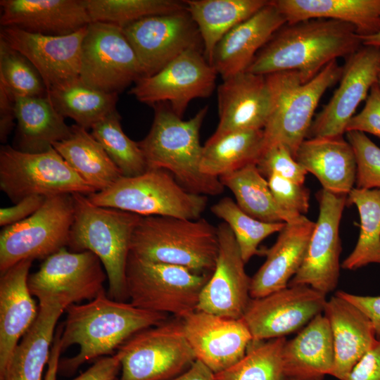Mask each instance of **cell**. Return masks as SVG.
<instances>
[{"label":"cell","instance_id":"cell-12","mask_svg":"<svg viewBox=\"0 0 380 380\" xmlns=\"http://www.w3.org/2000/svg\"><path fill=\"white\" fill-rule=\"evenodd\" d=\"M144 77L137 56L122 27L91 22L82 42L80 79L108 93L123 90Z\"/></svg>","mask_w":380,"mask_h":380},{"label":"cell","instance_id":"cell-2","mask_svg":"<svg viewBox=\"0 0 380 380\" xmlns=\"http://www.w3.org/2000/svg\"><path fill=\"white\" fill-rule=\"evenodd\" d=\"M65 311L61 351L77 344L79 353L59 360L58 374L71 376L84 363L112 355L137 332L166 320L165 314L148 311L110 298L106 292L86 303H72Z\"/></svg>","mask_w":380,"mask_h":380},{"label":"cell","instance_id":"cell-5","mask_svg":"<svg viewBox=\"0 0 380 380\" xmlns=\"http://www.w3.org/2000/svg\"><path fill=\"white\" fill-rule=\"evenodd\" d=\"M72 196L75 213L68 246L72 252L88 251L96 255L107 274L108 296L125 302L128 299L126 265L132 234L141 216L97 206L82 194Z\"/></svg>","mask_w":380,"mask_h":380},{"label":"cell","instance_id":"cell-25","mask_svg":"<svg viewBox=\"0 0 380 380\" xmlns=\"http://www.w3.org/2000/svg\"><path fill=\"white\" fill-rule=\"evenodd\" d=\"M32 261H20L1 274L0 374L4 371L20 339L38 316L39 307L28 286Z\"/></svg>","mask_w":380,"mask_h":380},{"label":"cell","instance_id":"cell-48","mask_svg":"<svg viewBox=\"0 0 380 380\" xmlns=\"http://www.w3.org/2000/svg\"><path fill=\"white\" fill-rule=\"evenodd\" d=\"M46 198L42 196H30L21 199L13 206L1 208L0 225L5 227L27 219L42 206Z\"/></svg>","mask_w":380,"mask_h":380},{"label":"cell","instance_id":"cell-56","mask_svg":"<svg viewBox=\"0 0 380 380\" xmlns=\"http://www.w3.org/2000/svg\"><path fill=\"white\" fill-rule=\"evenodd\" d=\"M377 83L380 86V64H379V68L378 75H377Z\"/></svg>","mask_w":380,"mask_h":380},{"label":"cell","instance_id":"cell-14","mask_svg":"<svg viewBox=\"0 0 380 380\" xmlns=\"http://www.w3.org/2000/svg\"><path fill=\"white\" fill-rule=\"evenodd\" d=\"M122 29L144 77L154 75L190 48H203L198 27L186 8L144 18Z\"/></svg>","mask_w":380,"mask_h":380},{"label":"cell","instance_id":"cell-1","mask_svg":"<svg viewBox=\"0 0 380 380\" xmlns=\"http://www.w3.org/2000/svg\"><path fill=\"white\" fill-rule=\"evenodd\" d=\"M362 46L355 27L327 18L286 23L258 52L246 71L270 74L294 70L303 82L338 58H348Z\"/></svg>","mask_w":380,"mask_h":380},{"label":"cell","instance_id":"cell-47","mask_svg":"<svg viewBox=\"0 0 380 380\" xmlns=\"http://www.w3.org/2000/svg\"><path fill=\"white\" fill-rule=\"evenodd\" d=\"M358 131L372 134L380 139V86L371 87L362 110L348 122L346 132Z\"/></svg>","mask_w":380,"mask_h":380},{"label":"cell","instance_id":"cell-35","mask_svg":"<svg viewBox=\"0 0 380 380\" xmlns=\"http://www.w3.org/2000/svg\"><path fill=\"white\" fill-rule=\"evenodd\" d=\"M263 143V129L236 131L210 137L203 146L201 171L219 178L250 164H256L262 153Z\"/></svg>","mask_w":380,"mask_h":380},{"label":"cell","instance_id":"cell-32","mask_svg":"<svg viewBox=\"0 0 380 380\" xmlns=\"http://www.w3.org/2000/svg\"><path fill=\"white\" fill-rule=\"evenodd\" d=\"M13 96L17 121L16 149L42 153L69 137L71 126L65 123L48 94L38 97Z\"/></svg>","mask_w":380,"mask_h":380},{"label":"cell","instance_id":"cell-20","mask_svg":"<svg viewBox=\"0 0 380 380\" xmlns=\"http://www.w3.org/2000/svg\"><path fill=\"white\" fill-rule=\"evenodd\" d=\"M219 250L215 267L203 286L197 310L230 319H241L251 299V279L230 227H217Z\"/></svg>","mask_w":380,"mask_h":380},{"label":"cell","instance_id":"cell-17","mask_svg":"<svg viewBox=\"0 0 380 380\" xmlns=\"http://www.w3.org/2000/svg\"><path fill=\"white\" fill-rule=\"evenodd\" d=\"M94 253L68 251L63 248L46 258L39 269L29 275L28 286L39 300L65 297L73 303L91 300L105 293L107 274Z\"/></svg>","mask_w":380,"mask_h":380},{"label":"cell","instance_id":"cell-31","mask_svg":"<svg viewBox=\"0 0 380 380\" xmlns=\"http://www.w3.org/2000/svg\"><path fill=\"white\" fill-rule=\"evenodd\" d=\"M287 23L327 18L353 25L360 37L380 32V0H274Z\"/></svg>","mask_w":380,"mask_h":380},{"label":"cell","instance_id":"cell-7","mask_svg":"<svg viewBox=\"0 0 380 380\" xmlns=\"http://www.w3.org/2000/svg\"><path fill=\"white\" fill-rule=\"evenodd\" d=\"M97 206L112 208L140 216L201 218L206 196L191 193L163 169H148L134 177H122L106 189L87 196Z\"/></svg>","mask_w":380,"mask_h":380},{"label":"cell","instance_id":"cell-18","mask_svg":"<svg viewBox=\"0 0 380 380\" xmlns=\"http://www.w3.org/2000/svg\"><path fill=\"white\" fill-rule=\"evenodd\" d=\"M380 48L362 45L347 58L338 87L312 121L309 138L341 137L358 105L377 82Z\"/></svg>","mask_w":380,"mask_h":380},{"label":"cell","instance_id":"cell-22","mask_svg":"<svg viewBox=\"0 0 380 380\" xmlns=\"http://www.w3.org/2000/svg\"><path fill=\"white\" fill-rule=\"evenodd\" d=\"M217 103L219 123L211 137L263 129L272 106L266 75L244 71L223 80L217 88Z\"/></svg>","mask_w":380,"mask_h":380},{"label":"cell","instance_id":"cell-24","mask_svg":"<svg viewBox=\"0 0 380 380\" xmlns=\"http://www.w3.org/2000/svg\"><path fill=\"white\" fill-rule=\"evenodd\" d=\"M1 27L51 36L67 35L91 23L84 0H1Z\"/></svg>","mask_w":380,"mask_h":380},{"label":"cell","instance_id":"cell-49","mask_svg":"<svg viewBox=\"0 0 380 380\" xmlns=\"http://www.w3.org/2000/svg\"><path fill=\"white\" fill-rule=\"evenodd\" d=\"M120 369V356L116 353L96 360L93 365L72 380H118Z\"/></svg>","mask_w":380,"mask_h":380},{"label":"cell","instance_id":"cell-13","mask_svg":"<svg viewBox=\"0 0 380 380\" xmlns=\"http://www.w3.org/2000/svg\"><path fill=\"white\" fill-rule=\"evenodd\" d=\"M217 75L206 60L203 48L192 47L154 75L140 78L129 93L148 105L167 103L182 118L191 101L210 96Z\"/></svg>","mask_w":380,"mask_h":380},{"label":"cell","instance_id":"cell-40","mask_svg":"<svg viewBox=\"0 0 380 380\" xmlns=\"http://www.w3.org/2000/svg\"><path fill=\"white\" fill-rule=\"evenodd\" d=\"M120 116L114 110L91 127V134L122 172L123 177H134L145 172L148 166L138 142L124 132Z\"/></svg>","mask_w":380,"mask_h":380},{"label":"cell","instance_id":"cell-38","mask_svg":"<svg viewBox=\"0 0 380 380\" xmlns=\"http://www.w3.org/2000/svg\"><path fill=\"white\" fill-rule=\"evenodd\" d=\"M355 205L360 219L357 242L341 267L355 270L371 263L380 264V189L353 188L346 205Z\"/></svg>","mask_w":380,"mask_h":380},{"label":"cell","instance_id":"cell-30","mask_svg":"<svg viewBox=\"0 0 380 380\" xmlns=\"http://www.w3.org/2000/svg\"><path fill=\"white\" fill-rule=\"evenodd\" d=\"M295 159L329 192L348 196L354 188L355 157L352 146L343 137L305 139Z\"/></svg>","mask_w":380,"mask_h":380},{"label":"cell","instance_id":"cell-45","mask_svg":"<svg viewBox=\"0 0 380 380\" xmlns=\"http://www.w3.org/2000/svg\"><path fill=\"white\" fill-rule=\"evenodd\" d=\"M256 166L266 179L277 175L300 184H304L308 173L281 144L272 145L263 150Z\"/></svg>","mask_w":380,"mask_h":380},{"label":"cell","instance_id":"cell-8","mask_svg":"<svg viewBox=\"0 0 380 380\" xmlns=\"http://www.w3.org/2000/svg\"><path fill=\"white\" fill-rule=\"evenodd\" d=\"M210 276L146 261L129 252L125 270L128 300L137 308L183 319L197 310L201 292Z\"/></svg>","mask_w":380,"mask_h":380},{"label":"cell","instance_id":"cell-54","mask_svg":"<svg viewBox=\"0 0 380 380\" xmlns=\"http://www.w3.org/2000/svg\"><path fill=\"white\" fill-rule=\"evenodd\" d=\"M170 380H216L213 373L206 365L198 360L183 373Z\"/></svg>","mask_w":380,"mask_h":380},{"label":"cell","instance_id":"cell-53","mask_svg":"<svg viewBox=\"0 0 380 380\" xmlns=\"http://www.w3.org/2000/svg\"><path fill=\"white\" fill-rule=\"evenodd\" d=\"M63 331V324H61L56 330L53 344L51 350V355L48 362V369L46 372L44 380H56L58 374V367L60 360V355L62 353L61 348V336Z\"/></svg>","mask_w":380,"mask_h":380},{"label":"cell","instance_id":"cell-34","mask_svg":"<svg viewBox=\"0 0 380 380\" xmlns=\"http://www.w3.org/2000/svg\"><path fill=\"white\" fill-rule=\"evenodd\" d=\"M267 0H187L186 9L199 31L210 63L217 44L233 27L270 3Z\"/></svg>","mask_w":380,"mask_h":380},{"label":"cell","instance_id":"cell-43","mask_svg":"<svg viewBox=\"0 0 380 380\" xmlns=\"http://www.w3.org/2000/svg\"><path fill=\"white\" fill-rule=\"evenodd\" d=\"M0 83L13 94L46 96L45 84L32 63L0 39Z\"/></svg>","mask_w":380,"mask_h":380},{"label":"cell","instance_id":"cell-39","mask_svg":"<svg viewBox=\"0 0 380 380\" xmlns=\"http://www.w3.org/2000/svg\"><path fill=\"white\" fill-rule=\"evenodd\" d=\"M285 337L253 341L245 355L230 367L215 374L216 380H289L283 364Z\"/></svg>","mask_w":380,"mask_h":380},{"label":"cell","instance_id":"cell-33","mask_svg":"<svg viewBox=\"0 0 380 380\" xmlns=\"http://www.w3.org/2000/svg\"><path fill=\"white\" fill-rule=\"evenodd\" d=\"M53 148L96 192L123 177L101 144L81 126L72 125L69 137Z\"/></svg>","mask_w":380,"mask_h":380},{"label":"cell","instance_id":"cell-41","mask_svg":"<svg viewBox=\"0 0 380 380\" xmlns=\"http://www.w3.org/2000/svg\"><path fill=\"white\" fill-rule=\"evenodd\" d=\"M232 229L245 263L260 253L258 246L267 236L279 232L286 222H265L244 213L230 197H224L210 208Z\"/></svg>","mask_w":380,"mask_h":380},{"label":"cell","instance_id":"cell-21","mask_svg":"<svg viewBox=\"0 0 380 380\" xmlns=\"http://www.w3.org/2000/svg\"><path fill=\"white\" fill-rule=\"evenodd\" d=\"M186 339L196 359L213 373L239 361L253 338L243 319L196 310L182 319Z\"/></svg>","mask_w":380,"mask_h":380},{"label":"cell","instance_id":"cell-19","mask_svg":"<svg viewBox=\"0 0 380 380\" xmlns=\"http://www.w3.org/2000/svg\"><path fill=\"white\" fill-rule=\"evenodd\" d=\"M87 27L67 35L51 36L4 27L1 29L0 39L32 63L49 91L80 77L82 45Z\"/></svg>","mask_w":380,"mask_h":380},{"label":"cell","instance_id":"cell-50","mask_svg":"<svg viewBox=\"0 0 380 380\" xmlns=\"http://www.w3.org/2000/svg\"><path fill=\"white\" fill-rule=\"evenodd\" d=\"M345 380H380V337Z\"/></svg>","mask_w":380,"mask_h":380},{"label":"cell","instance_id":"cell-26","mask_svg":"<svg viewBox=\"0 0 380 380\" xmlns=\"http://www.w3.org/2000/svg\"><path fill=\"white\" fill-rule=\"evenodd\" d=\"M334 342V362L331 375L345 380L360 359L377 343L371 320L355 305L335 294L327 300Z\"/></svg>","mask_w":380,"mask_h":380},{"label":"cell","instance_id":"cell-23","mask_svg":"<svg viewBox=\"0 0 380 380\" xmlns=\"http://www.w3.org/2000/svg\"><path fill=\"white\" fill-rule=\"evenodd\" d=\"M286 23L283 15L270 1L220 40L210 65L222 80L246 71L260 49Z\"/></svg>","mask_w":380,"mask_h":380},{"label":"cell","instance_id":"cell-44","mask_svg":"<svg viewBox=\"0 0 380 380\" xmlns=\"http://www.w3.org/2000/svg\"><path fill=\"white\" fill-rule=\"evenodd\" d=\"M356 161V188L380 189V148L365 133L346 132Z\"/></svg>","mask_w":380,"mask_h":380},{"label":"cell","instance_id":"cell-52","mask_svg":"<svg viewBox=\"0 0 380 380\" xmlns=\"http://www.w3.org/2000/svg\"><path fill=\"white\" fill-rule=\"evenodd\" d=\"M15 118L13 94L0 83V140L5 143L12 132Z\"/></svg>","mask_w":380,"mask_h":380},{"label":"cell","instance_id":"cell-10","mask_svg":"<svg viewBox=\"0 0 380 380\" xmlns=\"http://www.w3.org/2000/svg\"><path fill=\"white\" fill-rule=\"evenodd\" d=\"M74 213L72 194L51 196L27 219L3 227L0 233V274L20 261L45 260L66 247Z\"/></svg>","mask_w":380,"mask_h":380},{"label":"cell","instance_id":"cell-37","mask_svg":"<svg viewBox=\"0 0 380 380\" xmlns=\"http://www.w3.org/2000/svg\"><path fill=\"white\" fill-rule=\"evenodd\" d=\"M48 96L60 114L87 129L115 110L118 101V94L91 87L80 77L49 91Z\"/></svg>","mask_w":380,"mask_h":380},{"label":"cell","instance_id":"cell-11","mask_svg":"<svg viewBox=\"0 0 380 380\" xmlns=\"http://www.w3.org/2000/svg\"><path fill=\"white\" fill-rule=\"evenodd\" d=\"M121 375L118 380H170L196 360L181 321H163L143 329L118 350Z\"/></svg>","mask_w":380,"mask_h":380},{"label":"cell","instance_id":"cell-55","mask_svg":"<svg viewBox=\"0 0 380 380\" xmlns=\"http://www.w3.org/2000/svg\"><path fill=\"white\" fill-rule=\"evenodd\" d=\"M364 46H372L380 48V32L376 34L360 37Z\"/></svg>","mask_w":380,"mask_h":380},{"label":"cell","instance_id":"cell-9","mask_svg":"<svg viewBox=\"0 0 380 380\" xmlns=\"http://www.w3.org/2000/svg\"><path fill=\"white\" fill-rule=\"evenodd\" d=\"M0 189L15 203L30 196L96 192L53 147L31 153L8 145L0 148Z\"/></svg>","mask_w":380,"mask_h":380},{"label":"cell","instance_id":"cell-4","mask_svg":"<svg viewBox=\"0 0 380 380\" xmlns=\"http://www.w3.org/2000/svg\"><path fill=\"white\" fill-rule=\"evenodd\" d=\"M218 250L217 227L206 220L156 215L141 216L130 246V253L140 259L200 274H212Z\"/></svg>","mask_w":380,"mask_h":380},{"label":"cell","instance_id":"cell-29","mask_svg":"<svg viewBox=\"0 0 380 380\" xmlns=\"http://www.w3.org/2000/svg\"><path fill=\"white\" fill-rule=\"evenodd\" d=\"M282 358L289 380H323L326 375H331L334 349L326 316L317 315L296 336L286 340Z\"/></svg>","mask_w":380,"mask_h":380},{"label":"cell","instance_id":"cell-46","mask_svg":"<svg viewBox=\"0 0 380 380\" xmlns=\"http://www.w3.org/2000/svg\"><path fill=\"white\" fill-rule=\"evenodd\" d=\"M271 193L277 205L294 216L305 215L310 208V190L304 186L277 175L267 179Z\"/></svg>","mask_w":380,"mask_h":380},{"label":"cell","instance_id":"cell-42","mask_svg":"<svg viewBox=\"0 0 380 380\" xmlns=\"http://www.w3.org/2000/svg\"><path fill=\"white\" fill-rule=\"evenodd\" d=\"M91 22L110 23L120 27L144 18L186 8L184 1L84 0Z\"/></svg>","mask_w":380,"mask_h":380},{"label":"cell","instance_id":"cell-36","mask_svg":"<svg viewBox=\"0 0 380 380\" xmlns=\"http://www.w3.org/2000/svg\"><path fill=\"white\" fill-rule=\"evenodd\" d=\"M234 195L236 204L246 214L265 222H291L300 216L291 215L276 203L268 182L256 164H250L219 177Z\"/></svg>","mask_w":380,"mask_h":380},{"label":"cell","instance_id":"cell-51","mask_svg":"<svg viewBox=\"0 0 380 380\" xmlns=\"http://www.w3.org/2000/svg\"><path fill=\"white\" fill-rule=\"evenodd\" d=\"M335 294L346 299L363 312L371 320L377 338L380 337V296H359L343 291H338Z\"/></svg>","mask_w":380,"mask_h":380},{"label":"cell","instance_id":"cell-6","mask_svg":"<svg viewBox=\"0 0 380 380\" xmlns=\"http://www.w3.org/2000/svg\"><path fill=\"white\" fill-rule=\"evenodd\" d=\"M342 72L343 67L336 60L306 82L294 70L266 75L272 92V106L263 129V150L281 144L295 158L298 147L308 137L315 110L322 96L340 80Z\"/></svg>","mask_w":380,"mask_h":380},{"label":"cell","instance_id":"cell-16","mask_svg":"<svg viewBox=\"0 0 380 380\" xmlns=\"http://www.w3.org/2000/svg\"><path fill=\"white\" fill-rule=\"evenodd\" d=\"M319 215L311 234L303 262L288 286L306 285L325 295L338 281L341 251L339 225L347 195L324 189L317 194Z\"/></svg>","mask_w":380,"mask_h":380},{"label":"cell","instance_id":"cell-3","mask_svg":"<svg viewBox=\"0 0 380 380\" xmlns=\"http://www.w3.org/2000/svg\"><path fill=\"white\" fill-rule=\"evenodd\" d=\"M154 118L146 137L138 142L148 169L169 172L187 191L204 196L221 194L224 186L219 178L201 171L203 146L200 130L208 112L205 106L184 120L167 103L153 106Z\"/></svg>","mask_w":380,"mask_h":380},{"label":"cell","instance_id":"cell-15","mask_svg":"<svg viewBox=\"0 0 380 380\" xmlns=\"http://www.w3.org/2000/svg\"><path fill=\"white\" fill-rule=\"evenodd\" d=\"M326 296L309 286H288L263 297L251 298L241 319L253 341L285 337L323 312Z\"/></svg>","mask_w":380,"mask_h":380},{"label":"cell","instance_id":"cell-27","mask_svg":"<svg viewBox=\"0 0 380 380\" xmlns=\"http://www.w3.org/2000/svg\"><path fill=\"white\" fill-rule=\"evenodd\" d=\"M315 222L302 215L286 222L266 260L251 279L250 296L257 298L288 286L305 256Z\"/></svg>","mask_w":380,"mask_h":380},{"label":"cell","instance_id":"cell-28","mask_svg":"<svg viewBox=\"0 0 380 380\" xmlns=\"http://www.w3.org/2000/svg\"><path fill=\"white\" fill-rule=\"evenodd\" d=\"M73 303L65 297L39 300L38 316L13 351L0 380H42L48 364L56 324Z\"/></svg>","mask_w":380,"mask_h":380}]
</instances>
